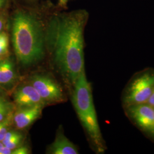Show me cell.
<instances>
[{
	"instance_id": "21",
	"label": "cell",
	"mask_w": 154,
	"mask_h": 154,
	"mask_svg": "<svg viewBox=\"0 0 154 154\" xmlns=\"http://www.w3.org/2000/svg\"><path fill=\"white\" fill-rule=\"evenodd\" d=\"M3 94V92H2V88L0 87V97H1V95H2V94Z\"/></svg>"
},
{
	"instance_id": "13",
	"label": "cell",
	"mask_w": 154,
	"mask_h": 154,
	"mask_svg": "<svg viewBox=\"0 0 154 154\" xmlns=\"http://www.w3.org/2000/svg\"><path fill=\"white\" fill-rule=\"evenodd\" d=\"M23 140V135L21 133L18 132L16 135L12 138L11 140H9L8 142L4 144L6 147H8L9 149H16L17 147H19L20 144L22 142Z\"/></svg>"
},
{
	"instance_id": "5",
	"label": "cell",
	"mask_w": 154,
	"mask_h": 154,
	"mask_svg": "<svg viewBox=\"0 0 154 154\" xmlns=\"http://www.w3.org/2000/svg\"><path fill=\"white\" fill-rule=\"evenodd\" d=\"M128 115L141 130L154 138V107L148 103L127 107Z\"/></svg>"
},
{
	"instance_id": "20",
	"label": "cell",
	"mask_w": 154,
	"mask_h": 154,
	"mask_svg": "<svg viewBox=\"0 0 154 154\" xmlns=\"http://www.w3.org/2000/svg\"><path fill=\"white\" fill-rule=\"evenodd\" d=\"M4 146V144L2 143V142H0V151H1V149H2V148Z\"/></svg>"
},
{
	"instance_id": "1",
	"label": "cell",
	"mask_w": 154,
	"mask_h": 154,
	"mask_svg": "<svg viewBox=\"0 0 154 154\" xmlns=\"http://www.w3.org/2000/svg\"><path fill=\"white\" fill-rule=\"evenodd\" d=\"M87 15L83 11L57 14L45 30L46 46L60 70L73 84L85 70L83 28Z\"/></svg>"
},
{
	"instance_id": "15",
	"label": "cell",
	"mask_w": 154,
	"mask_h": 154,
	"mask_svg": "<svg viewBox=\"0 0 154 154\" xmlns=\"http://www.w3.org/2000/svg\"><path fill=\"white\" fill-rule=\"evenodd\" d=\"M5 24V19L2 16H0V33L2 32V30Z\"/></svg>"
},
{
	"instance_id": "12",
	"label": "cell",
	"mask_w": 154,
	"mask_h": 154,
	"mask_svg": "<svg viewBox=\"0 0 154 154\" xmlns=\"http://www.w3.org/2000/svg\"><path fill=\"white\" fill-rule=\"evenodd\" d=\"M9 38L4 32L0 33V55H4L8 51Z\"/></svg>"
},
{
	"instance_id": "14",
	"label": "cell",
	"mask_w": 154,
	"mask_h": 154,
	"mask_svg": "<svg viewBox=\"0 0 154 154\" xmlns=\"http://www.w3.org/2000/svg\"><path fill=\"white\" fill-rule=\"evenodd\" d=\"M29 153V149L25 146L18 147L12 150V154H28Z\"/></svg>"
},
{
	"instance_id": "22",
	"label": "cell",
	"mask_w": 154,
	"mask_h": 154,
	"mask_svg": "<svg viewBox=\"0 0 154 154\" xmlns=\"http://www.w3.org/2000/svg\"></svg>"
},
{
	"instance_id": "17",
	"label": "cell",
	"mask_w": 154,
	"mask_h": 154,
	"mask_svg": "<svg viewBox=\"0 0 154 154\" xmlns=\"http://www.w3.org/2000/svg\"><path fill=\"white\" fill-rule=\"evenodd\" d=\"M68 1L69 0H59V5L61 6H65Z\"/></svg>"
},
{
	"instance_id": "16",
	"label": "cell",
	"mask_w": 154,
	"mask_h": 154,
	"mask_svg": "<svg viewBox=\"0 0 154 154\" xmlns=\"http://www.w3.org/2000/svg\"><path fill=\"white\" fill-rule=\"evenodd\" d=\"M147 103H149V105L154 107V90L152 93L151 94V97H150V98H149Z\"/></svg>"
},
{
	"instance_id": "7",
	"label": "cell",
	"mask_w": 154,
	"mask_h": 154,
	"mask_svg": "<svg viewBox=\"0 0 154 154\" xmlns=\"http://www.w3.org/2000/svg\"><path fill=\"white\" fill-rule=\"evenodd\" d=\"M14 102L19 107L44 105L46 103L36 89L30 84L23 85L17 89L14 93Z\"/></svg>"
},
{
	"instance_id": "9",
	"label": "cell",
	"mask_w": 154,
	"mask_h": 154,
	"mask_svg": "<svg viewBox=\"0 0 154 154\" xmlns=\"http://www.w3.org/2000/svg\"><path fill=\"white\" fill-rule=\"evenodd\" d=\"M17 81V74L13 62L10 59L0 61V87L11 89Z\"/></svg>"
},
{
	"instance_id": "11",
	"label": "cell",
	"mask_w": 154,
	"mask_h": 154,
	"mask_svg": "<svg viewBox=\"0 0 154 154\" xmlns=\"http://www.w3.org/2000/svg\"><path fill=\"white\" fill-rule=\"evenodd\" d=\"M13 105L6 99L0 106V122L5 119L7 116L13 113Z\"/></svg>"
},
{
	"instance_id": "18",
	"label": "cell",
	"mask_w": 154,
	"mask_h": 154,
	"mask_svg": "<svg viewBox=\"0 0 154 154\" xmlns=\"http://www.w3.org/2000/svg\"><path fill=\"white\" fill-rule=\"evenodd\" d=\"M5 2L6 0H0V9L4 6Z\"/></svg>"
},
{
	"instance_id": "2",
	"label": "cell",
	"mask_w": 154,
	"mask_h": 154,
	"mask_svg": "<svg viewBox=\"0 0 154 154\" xmlns=\"http://www.w3.org/2000/svg\"><path fill=\"white\" fill-rule=\"evenodd\" d=\"M12 43L18 60L30 66L42 59L45 30L38 17L30 11H17L12 20Z\"/></svg>"
},
{
	"instance_id": "8",
	"label": "cell",
	"mask_w": 154,
	"mask_h": 154,
	"mask_svg": "<svg viewBox=\"0 0 154 154\" xmlns=\"http://www.w3.org/2000/svg\"><path fill=\"white\" fill-rule=\"evenodd\" d=\"M44 105H38L26 107H20L13 114V122L18 129H23L29 126L41 116Z\"/></svg>"
},
{
	"instance_id": "4",
	"label": "cell",
	"mask_w": 154,
	"mask_h": 154,
	"mask_svg": "<svg viewBox=\"0 0 154 154\" xmlns=\"http://www.w3.org/2000/svg\"><path fill=\"white\" fill-rule=\"evenodd\" d=\"M154 90V71L143 72L132 79L124 95L126 107L147 103Z\"/></svg>"
},
{
	"instance_id": "6",
	"label": "cell",
	"mask_w": 154,
	"mask_h": 154,
	"mask_svg": "<svg viewBox=\"0 0 154 154\" xmlns=\"http://www.w3.org/2000/svg\"><path fill=\"white\" fill-rule=\"evenodd\" d=\"M30 83L46 102H57L62 98V91L60 86L47 76L33 75L30 79Z\"/></svg>"
},
{
	"instance_id": "10",
	"label": "cell",
	"mask_w": 154,
	"mask_h": 154,
	"mask_svg": "<svg viewBox=\"0 0 154 154\" xmlns=\"http://www.w3.org/2000/svg\"><path fill=\"white\" fill-rule=\"evenodd\" d=\"M49 153L53 154H78L77 147L63 134L58 135L49 148Z\"/></svg>"
},
{
	"instance_id": "19",
	"label": "cell",
	"mask_w": 154,
	"mask_h": 154,
	"mask_svg": "<svg viewBox=\"0 0 154 154\" xmlns=\"http://www.w3.org/2000/svg\"><path fill=\"white\" fill-rule=\"evenodd\" d=\"M5 99L4 98H3V97H0V106L2 105V103L5 100Z\"/></svg>"
},
{
	"instance_id": "3",
	"label": "cell",
	"mask_w": 154,
	"mask_h": 154,
	"mask_svg": "<svg viewBox=\"0 0 154 154\" xmlns=\"http://www.w3.org/2000/svg\"><path fill=\"white\" fill-rule=\"evenodd\" d=\"M72 102L83 126L99 151L103 149L102 135L94 105L91 89L85 70L74 83Z\"/></svg>"
}]
</instances>
